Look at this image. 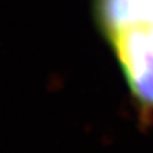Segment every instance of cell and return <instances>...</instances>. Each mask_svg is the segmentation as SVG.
<instances>
[{"mask_svg":"<svg viewBox=\"0 0 153 153\" xmlns=\"http://www.w3.org/2000/svg\"><path fill=\"white\" fill-rule=\"evenodd\" d=\"M134 97L153 107V19L107 37Z\"/></svg>","mask_w":153,"mask_h":153,"instance_id":"obj_1","label":"cell"}]
</instances>
